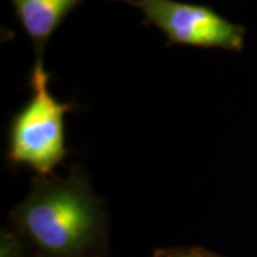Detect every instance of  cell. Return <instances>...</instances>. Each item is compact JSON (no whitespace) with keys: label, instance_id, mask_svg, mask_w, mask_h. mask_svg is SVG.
Listing matches in <instances>:
<instances>
[{"label":"cell","instance_id":"6da1fadb","mask_svg":"<svg viewBox=\"0 0 257 257\" xmlns=\"http://www.w3.org/2000/svg\"><path fill=\"white\" fill-rule=\"evenodd\" d=\"M10 220L47 257H86L106 233V213L83 172L39 176Z\"/></svg>","mask_w":257,"mask_h":257},{"label":"cell","instance_id":"7a4b0ae2","mask_svg":"<svg viewBox=\"0 0 257 257\" xmlns=\"http://www.w3.org/2000/svg\"><path fill=\"white\" fill-rule=\"evenodd\" d=\"M30 86L32 99L13 120L9 136V160L29 166L39 176H52L66 157L64 117L72 103L59 101L49 90L43 60L37 59Z\"/></svg>","mask_w":257,"mask_h":257},{"label":"cell","instance_id":"3957f363","mask_svg":"<svg viewBox=\"0 0 257 257\" xmlns=\"http://www.w3.org/2000/svg\"><path fill=\"white\" fill-rule=\"evenodd\" d=\"M139 9L170 43L240 52L246 30L210 8L179 0H119Z\"/></svg>","mask_w":257,"mask_h":257},{"label":"cell","instance_id":"277c9868","mask_svg":"<svg viewBox=\"0 0 257 257\" xmlns=\"http://www.w3.org/2000/svg\"><path fill=\"white\" fill-rule=\"evenodd\" d=\"M18 18L33 40L37 59H42L47 39L53 35L63 19L83 0H12Z\"/></svg>","mask_w":257,"mask_h":257},{"label":"cell","instance_id":"5b68a950","mask_svg":"<svg viewBox=\"0 0 257 257\" xmlns=\"http://www.w3.org/2000/svg\"><path fill=\"white\" fill-rule=\"evenodd\" d=\"M155 257H221L207 251L204 248L190 247V248H167L157 251Z\"/></svg>","mask_w":257,"mask_h":257}]
</instances>
